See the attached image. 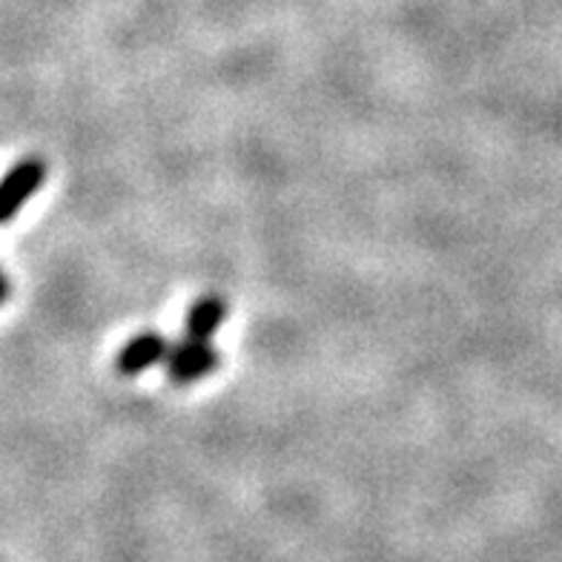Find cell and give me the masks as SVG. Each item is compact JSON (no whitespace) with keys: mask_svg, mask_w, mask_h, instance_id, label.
<instances>
[{"mask_svg":"<svg viewBox=\"0 0 562 562\" xmlns=\"http://www.w3.org/2000/svg\"><path fill=\"white\" fill-rule=\"evenodd\" d=\"M49 176L44 158L26 156L7 172L3 184H0V222L12 224L15 215L21 213L23 204L41 190V184Z\"/></svg>","mask_w":562,"mask_h":562,"instance_id":"obj_1","label":"cell"},{"mask_svg":"<svg viewBox=\"0 0 562 562\" xmlns=\"http://www.w3.org/2000/svg\"><path fill=\"white\" fill-rule=\"evenodd\" d=\"M227 318V302L218 293H204L190 304L184 316V339L213 341V336L222 330Z\"/></svg>","mask_w":562,"mask_h":562,"instance_id":"obj_4","label":"cell"},{"mask_svg":"<svg viewBox=\"0 0 562 562\" xmlns=\"http://www.w3.org/2000/svg\"><path fill=\"white\" fill-rule=\"evenodd\" d=\"M218 362H222V356L213 348V341L181 339L178 345H172V353L164 368H167L172 385L187 387L207 379L218 368Z\"/></svg>","mask_w":562,"mask_h":562,"instance_id":"obj_2","label":"cell"},{"mask_svg":"<svg viewBox=\"0 0 562 562\" xmlns=\"http://www.w3.org/2000/svg\"><path fill=\"white\" fill-rule=\"evenodd\" d=\"M172 353V341L156 330L135 334L133 339L124 341V348L115 353V370L121 376H140L156 364H167Z\"/></svg>","mask_w":562,"mask_h":562,"instance_id":"obj_3","label":"cell"}]
</instances>
